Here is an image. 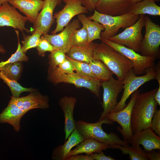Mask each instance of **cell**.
I'll return each mask as SVG.
<instances>
[{"mask_svg": "<svg viewBox=\"0 0 160 160\" xmlns=\"http://www.w3.org/2000/svg\"><path fill=\"white\" fill-rule=\"evenodd\" d=\"M157 89L158 88L145 93H139L137 95L131 115V127L133 134L150 127L158 105L154 98Z\"/></svg>", "mask_w": 160, "mask_h": 160, "instance_id": "6da1fadb", "label": "cell"}, {"mask_svg": "<svg viewBox=\"0 0 160 160\" xmlns=\"http://www.w3.org/2000/svg\"><path fill=\"white\" fill-rule=\"evenodd\" d=\"M93 59L103 62L122 81L133 68L132 62L119 52L102 41L96 43L94 49Z\"/></svg>", "mask_w": 160, "mask_h": 160, "instance_id": "7a4b0ae2", "label": "cell"}, {"mask_svg": "<svg viewBox=\"0 0 160 160\" xmlns=\"http://www.w3.org/2000/svg\"><path fill=\"white\" fill-rule=\"evenodd\" d=\"M114 121L105 118L94 123H89L82 120L75 121V129L84 138H92L108 145L119 144L123 146L129 144L121 140L116 133L108 134L102 127L103 124H111Z\"/></svg>", "mask_w": 160, "mask_h": 160, "instance_id": "3957f363", "label": "cell"}, {"mask_svg": "<svg viewBox=\"0 0 160 160\" xmlns=\"http://www.w3.org/2000/svg\"><path fill=\"white\" fill-rule=\"evenodd\" d=\"M140 15L127 13L119 15L113 16L100 13L96 10L94 14L87 17L91 20L96 21L104 27L100 33L101 39H108L116 34L120 29L129 27L135 24L139 18Z\"/></svg>", "mask_w": 160, "mask_h": 160, "instance_id": "277c9868", "label": "cell"}, {"mask_svg": "<svg viewBox=\"0 0 160 160\" xmlns=\"http://www.w3.org/2000/svg\"><path fill=\"white\" fill-rule=\"evenodd\" d=\"M145 17L144 15H140L139 18L135 24L126 28L122 32L107 39L115 43L124 46L136 52H139L143 39L142 31L144 26Z\"/></svg>", "mask_w": 160, "mask_h": 160, "instance_id": "5b68a950", "label": "cell"}, {"mask_svg": "<svg viewBox=\"0 0 160 160\" xmlns=\"http://www.w3.org/2000/svg\"><path fill=\"white\" fill-rule=\"evenodd\" d=\"M157 71L156 67L150 68L145 74L142 76H137L132 69L127 73L123 81L124 89L121 98L113 111H120L126 106V102L130 96L146 82L156 79Z\"/></svg>", "mask_w": 160, "mask_h": 160, "instance_id": "8992f818", "label": "cell"}, {"mask_svg": "<svg viewBox=\"0 0 160 160\" xmlns=\"http://www.w3.org/2000/svg\"><path fill=\"white\" fill-rule=\"evenodd\" d=\"M144 26L145 33L139 52L142 55L156 59L160 54V26L153 22L149 17L145 16Z\"/></svg>", "mask_w": 160, "mask_h": 160, "instance_id": "52a82bcc", "label": "cell"}, {"mask_svg": "<svg viewBox=\"0 0 160 160\" xmlns=\"http://www.w3.org/2000/svg\"><path fill=\"white\" fill-rule=\"evenodd\" d=\"M49 78L55 84L64 82L72 84L78 88H85L100 98L101 82L96 78H87L74 73L71 74L49 73Z\"/></svg>", "mask_w": 160, "mask_h": 160, "instance_id": "ba28073f", "label": "cell"}, {"mask_svg": "<svg viewBox=\"0 0 160 160\" xmlns=\"http://www.w3.org/2000/svg\"><path fill=\"white\" fill-rule=\"evenodd\" d=\"M101 41L120 52L132 63V70L136 75L146 73L154 66L156 58L140 55L126 47L113 43L108 39H101Z\"/></svg>", "mask_w": 160, "mask_h": 160, "instance_id": "9c48e42d", "label": "cell"}, {"mask_svg": "<svg viewBox=\"0 0 160 160\" xmlns=\"http://www.w3.org/2000/svg\"><path fill=\"white\" fill-rule=\"evenodd\" d=\"M140 92L139 90L134 92L132 94L129 103L123 109L119 111L111 112L105 118L119 124L121 129L119 127L118 130L123 136V140L129 144L133 135L131 124L132 111L137 95Z\"/></svg>", "mask_w": 160, "mask_h": 160, "instance_id": "30bf717a", "label": "cell"}, {"mask_svg": "<svg viewBox=\"0 0 160 160\" xmlns=\"http://www.w3.org/2000/svg\"><path fill=\"white\" fill-rule=\"evenodd\" d=\"M100 86L103 88V111L99 119L102 120L114 110L118 104V96L124 88L123 81L116 80L112 76L110 79L106 81L101 82Z\"/></svg>", "mask_w": 160, "mask_h": 160, "instance_id": "8fae6325", "label": "cell"}, {"mask_svg": "<svg viewBox=\"0 0 160 160\" xmlns=\"http://www.w3.org/2000/svg\"><path fill=\"white\" fill-rule=\"evenodd\" d=\"M65 5L63 8L53 15L56 19V26L51 32L52 34H56L62 31L75 16L87 13L88 11L83 5L82 0H63Z\"/></svg>", "mask_w": 160, "mask_h": 160, "instance_id": "7c38bea8", "label": "cell"}, {"mask_svg": "<svg viewBox=\"0 0 160 160\" xmlns=\"http://www.w3.org/2000/svg\"><path fill=\"white\" fill-rule=\"evenodd\" d=\"M81 27L78 19L70 22L59 33L42 35L41 37L47 40L55 49H59L67 53L71 47V40L74 31Z\"/></svg>", "mask_w": 160, "mask_h": 160, "instance_id": "4fadbf2b", "label": "cell"}, {"mask_svg": "<svg viewBox=\"0 0 160 160\" xmlns=\"http://www.w3.org/2000/svg\"><path fill=\"white\" fill-rule=\"evenodd\" d=\"M28 20L26 16L22 15L13 6L6 2L0 6V26H10L17 29L23 33V31L27 32L32 31L25 26L26 22Z\"/></svg>", "mask_w": 160, "mask_h": 160, "instance_id": "5bb4252c", "label": "cell"}, {"mask_svg": "<svg viewBox=\"0 0 160 160\" xmlns=\"http://www.w3.org/2000/svg\"><path fill=\"white\" fill-rule=\"evenodd\" d=\"M62 0H44L42 8L33 24V31H37L42 35L47 34L55 21L53 12L61 4Z\"/></svg>", "mask_w": 160, "mask_h": 160, "instance_id": "9a60e30c", "label": "cell"}, {"mask_svg": "<svg viewBox=\"0 0 160 160\" xmlns=\"http://www.w3.org/2000/svg\"><path fill=\"white\" fill-rule=\"evenodd\" d=\"M11 98L10 101L26 113L33 109H46L49 107L48 97L42 95L35 90L26 96L17 98L12 96Z\"/></svg>", "mask_w": 160, "mask_h": 160, "instance_id": "2e32d148", "label": "cell"}, {"mask_svg": "<svg viewBox=\"0 0 160 160\" xmlns=\"http://www.w3.org/2000/svg\"><path fill=\"white\" fill-rule=\"evenodd\" d=\"M129 144L133 146L142 145L147 152L159 150L160 149V136L148 128L133 134Z\"/></svg>", "mask_w": 160, "mask_h": 160, "instance_id": "e0dca14e", "label": "cell"}, {"mask_svg": "<svg viewBox=\"0 0 160 160\" xmlns=\"http://www.w3.org/2000/svg\"><path fill=\"white\" fill-rule=\"evenodd\" d=\"M77 101L75 97L65 96L60 98L59 105L64 116L65 141L75 129V121L73 116L74 109Z\"/></svg>", "mask_w": 160, "mask_h": 160, "instance_id": "ac0fdd59", "label": "cell"}, {"mask_svg": "<svg viewBox=\"0 0 160 160\" xmlns=\"http://www.w3.org/2000/svg\"><path fill=\"white\" fill-rule=\"evenodd\" d=\"M131 4V0H100L95 9L101 14L119 16L127 13Z\"/></svg>", "mask_w": 160, "mask_h": 160, "instance_id": "d6986e66", "label": "cell"}, {"mask_svg": "<svg viewBox=\"0 0 160 160\" xmlns=\"http://www.w3.org/2000/svg\"><path fill=\"white\" fill-rule=\"evenodd\" d=\"M8 2L26 15L28 20L33 24L43 4L42 0H9Z\"/></svg>", "mask_w": 160, "mask_h": 160, "instance_id": "ffe728a7", "label": "cell"}, {"mask_svg": "<svg viewBox=\"0 0 160 160\" xmlns=\"http://www.w3.org/2000/svg\"><path fill=\"white\" fill-rule=\"evenodd\" d=\"M26 113L10 100L0 113V123L9 124L15 131L19 132L21 128V119Z\"/></svg>", "mask_w": 160, "mask_h": 160, "instance_id": "44dd1931", "label": "cell"}, {"mask_svg": "<svg viewBox=\"0 0 160 160\" xmlns=\"http://www.w3.org/2000/svg\"><path fill=\"white\" fill-rule=\"evenodd\" d=\"M63 145H58L52 151L51 158L54 160H65L68 153L73 148L76 146L84 139L75 129Z\"/></svg>", "mask_w": 160, "mask_h": 160, "instance_id": "7402d4cb", "label": "cell"}, {"mask_svg": "<svg viewBox=\"0 0 160 160\" xmlns=\"http://www.w3.org/2000/svg\"><path fill=\"white\" fill-rule=\"evenodd\" d=\"M76 146L75 148L68 153L67 157L83 153L90 155L94 153H99L109 148L108 145L90 138L84 139Z\"/></svg>", "mask_w": 160, "mask_h": 160, "instance_id": "603a6c76", "label": "cell"}, {"mask_svg": "<svg viewBox=\"0 0 160 160\" xmlns=\"http://www.w3.org/2000/svg\"><path fill=\"white\" fill-rule=\"evenodd\" d=\"M154 0H143L131 4L127 13L134 15L148 14L153 16H160V7Z\"/></svg>", "mask_w": 160, "mask_h": 160, "instance_id": "cb8c5ba5", "label": "cell"}, {"mask_svg": "<svg viewBox=\"0 0 160 160\" xmlns=\"http://www.w3.org/2000/svg\"><path fill=\"white\" fill-rule=\"evenodd\" d=\"M96 44L92 41L85 46L72 47L66 55L72 59L89 63L93 59L94 49Z\"/></svg>", "mask_w": 160, "mask_h": 160, "instance_id": "d4e9b609", "label": "cell"}, {"mask_svg": "<svg viewBox=\"0 0 160 160\" xmlns=\"http://www.w3.org/2000/svg\"><path fill=\"white\" fill-rule=\"evenodd\" d=\"M78 18L80 22L86 28L87 31L88 35V44L94 40H100V33L104 29L102 24L96 21H92L84 14L78 15Z\"/></svg>", "mask_w": 160, "mask_h": 160, "instance_id": "484cf974", "label": "cell"}, {"mask_svg": "<svg viewBox=\"0 0 160 160\" xmlns=\"http://www.w3.org/2000/svg\"><path fill=\"white\" fill-rule=\"evenodd\" d=\"M109 148L120 150L123 154H128L131 160H148L147 151L139 146H130L129 145L123 146L119 144L109 145Z\"/></svg>", "mask_w": 160, "mask_h": 160, "instance_id": "4316f807", "label": "cell"}, {"mask_svg": "<svg viewBox=\"0 0 160 160\" xmlns=\"http://www.w3.org/2000/svg\"><path fill=\"white\" fill-rule=\"evenodd\" d=\"M96 78L101 82L110 79L113 73L102 61L92 59L89 63Z\"/></svg>", "mask_w": 160, "mask_h": 160, "instance_id": "83f0119b", "label": "cell"}, {"mask_svg": "<svg viewBox=\"0 0 160 160\" xmlns=\"http://www.w3.org/2000/svg\"><path fill=\"white\" fill-rule=\"evenodd\" d=\"M0 78L2 79L9 87L12 97H20V96L22 92H31L35 90L32 88H27L23 87L17 82V81L8 78L1 71H0Z\"/></svg>", "mask_w": 160, "mask_h": 160, "instance_id": "f1b7e54d", "label": "cell"}, {"mask_svg": "<svg viewBox=\"0 0 160 160\" xmlns=\"http://www.w3.org/2000/svg\"><path fill=\"white\" fill-rule=\"evenodd\" d=\"M22 68L21 62L18 61L6 65L0 68L9 79L17 81L20 77Z\"/></svg>", "mask_w": 160, "mask_h": 160, "instance_id": "f546056e", "label": "cell"}, {"mask_svg": "<svg viewBox=\"0 0 160 160\" xmlns=\"http://www.w3.org/2000/svg\"><path fill=\"white\" fill-rule=\"evenodd\" d=\"M42 35L41 33L37 31H34L32 35L27 36L23 33L24 40L22 41L21 47L23 51L26 53L29 49L36 48L41 40Z\"/></svg>", "mask_w": 160, "mask_h": 160, "instance_id": "4dcf8cb0", "label": "cell"}, {"mask_svg": "<svg viewBox=\"0 0 160 160\" xmlns=\"http://www.w3.org/2000/svg\"><path fill=\"white\" fill-rule=\"evenodd\" d=\"M88 35L86 28L83 26L80 29L74 32L71 38L72 47H82L88 45Z\"/></svg>", "mask_w": 160, "mask_h": 160, "instance_id": "1f68e13d", "label": "cell"}, {"mask_svg": "<svg viewBox=\"0 0 160 160\" xmlns=\"http://www.w3.org/2000/svg\"><path fill=\"white\" fill-rule=\"evenodd\" d=\"M66 57L73 64L77 73L87 78H96L89 63L72 59L66 55Z\"/></svg>", "mask_w": 160, "mask_h": 160, "instance_id": "d6a6232c", "label": "cell"}, {"mask_svg": "<svg viewBox=\"0 0 160 160\" xmlns=\"http://www.w3.org/2000/svg\"><path fill=\"white\" fill-rule=\"evenodd\" d=\"M18 40V45L16 52L12 54L10 57L5 61L0 62V68L7 64L18 61H28V58L26 55L25 53L23 52L22 49L21 47L20 42L19 31L15 30Z\"/></svg>", "mask_w": 160, "mask_h": 160, "instance_id": "836d02e7", "label": "cell"}, {"mask_svg": "<svg viewBox=\"0 0 160 160\" xmlns=\"http://www.w3.org/2000/svg\"><path fill=\"white\" fill-rule=\"evenodd\" d=\"M49 55V66L48 71L55 69L63 63L66 59V53L63 50L55 49Z\"/></svg>", "mask_w": 160, "mask_h": 160, "instance_id": "e575fe53", "label": "cell"}, {"mask_svg": "<svg viewBox=\"0 0 160 160\" xmlns=\"http://www.w3.org/2000/svg\"><path fill=\"white\" fill-rule=\"evenodd\" d=\"M74 67L72 63L66 58L64 61L54 69L48 71L49 73H66L71 74L74 73Z\"/></svg>", "mask_w": 160, "mask_h": 160, "instance_id": "d590c367", "label": "cell"}, {"mask_svg": "<svg viewBox=\"0 0 160 160\" xmlns=\"http://www.w3.org/2000/svg\"><path fill=\"white\" fill-rule=\"evenodd\" d=\"M38 55L44 57L46 52H51L55 49L53 47L46 39L41 37V40L36 47Z\"/></svg>", "mask_w": 160, "mask_h": 160, "instance_id": "8d00e7d4", "label": "cell"}, {"mask_svg": "<svg viewBox=\"0 0 160 160\" xmlns=\"http://www.w3.org/2000/svg\"><path fill=\"white\" fill-rule=\"evenodd\" d=\"M160 136V110L156 109L154 113L150 127Z\"/></svg>", "mask_w": 160, "mask_h": 160, "instance_id": "74e56055", "label": "cell"}, {"mask_svg": "<svg viewBox=\"0 0 160 160\" xmlns=\"http://www.w3.org/2000/svg\"><path fill=\"white\" fill-rule=\"evenodd\" d=\"M100 0H82V5L90 11L94 10Z\"/></svg>", "mask_w": 160, "mask_h": 160, "instance_id": "f35d334b", "label": "cell"}, {"mask_svg": "<svg viewBox=\"0 0 160 160\" xmlns=\"http://www.w3.org/2000/svg\"><path fill=\"white\" fill-rule=\"evenodd\" d=\"M90 155L94 160H115V159L109 156H106L102 151L99 153H95Z\"/></svg>", "mask_w": 160, "mask_h": 160, "instance_id": "ab89813d", "label": "cell"}, {"mask_svg": "<svg viewBox=\"0 0 160 160\" xmlns=\"http://www.w3.org/2000/svg\"><path fill=\"white\" fill-rule=\"evenodd\" d=\"M65 160H94L90 155L76 154L69 156Z\"/></svg>", "mask_w": 160, "mask_h": 160, "instance_id": "60d3db41", "label": "cell"}, {"mask_svg": "<svg viewBox=\"0 0 160 160\" xmlns=\"http://www.w3.org/2000/svg\"><path fill=\"white\" fill-rule=\"evenodd\" d=\"M147 154L149 160H160V152L158 151H153L150 152L147 151Z\"/></svg>", "mask_w": 160, "mask_h": 160, "instance_id": "b9f144b4", "label": "cell"}, {"mask_svg": "<svg viewBox=\"0 0 160 160\" xmlns=\"http://www.w3.org/2000/svg\"><path fill=\"white\" fill-rule=\"evenodd\" d=\"M154 100L157 103L158 105H160V87H158L154 97Z\"/></svg>", "mask_w": 160, "mask_h": 160, "instance_id": "7bdbcfd3", "label": "cell"}, {"mask_svg": "<svg viewBox=\"0 0 160 160\" xmlns=\"http://www.w3.org/2000/svg\"><path fill=\"white\" fill-rule=\"evenodd\" d=\"M9 0H0V6L4 3L8 2Z\"/></svg>", "mask_w": 160, "mask_h": 160, "instance_id": "ee69618b", "label": "cell"}, {"mask_svg": "<svg viewBox=\"0 0 160 160\" xmlns=\"http://www.w3.org/2000/svg\"><path fill=\"white\" fill-rule=\"evenodd\" d=\"M143 0H131V4H133L135 3L138 2Z\"/></svg>", "mask_w": 160, "mask_h": 160, "instance_id": "f6af8a7d", "label": "cell"}, {"mask_svg": "<svg viewBox=\"0 0 160 160\" xmlns=\"http://www.w3.org/2000/svg\"><path fill=\"white\" fill-rule=\"evenodd\" d=\"M5 51L4 49L0 48V52L2 53H3Z\"/></svg>", "mask_w": 160, "mask_h": 160, "instance_id": "bcb514c9", "label": "cell"}, {"mask_svg": "<svg viewBox=\"0 0 160 160\" xmlns=\"http://www.w3.org/2000/svg\"><path fill=\"white\" fill-rule=\"evenodd\" d=\"M154 1H160V0H154Z\"/></svg>", "mask_w": 160, "mask_h": 160, "instance_id": "7dc6e473", "label": "cell"}]
</instances>
